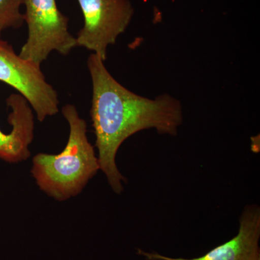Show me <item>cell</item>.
<instances>
[{"mask_svg":"<svg viewBox=\"0 0 260 260\" xmlns=\"http://www.w3.org/2000/svg\"><path fill=\"white\" fill-rule=\"evenodd\" d=\"M23 5L28 37L20 57L41 67L52 51L65 56L78 47L68 30L69 19L61 13L56 0H23Z\"/></svg>","mask_w":260,"mask_h":260,"instance_id":"3","label":"cell"},{"mask_svg":"<svg viewBox=\"0 0 260 260\" xmlns=\"http://www.w3.org/2000/svg\"><path fill=\"white\" fill-rule=\"evenodd\" d=\"M0 81L23 95L42 122L59 112L55 89L47 83L41 67L23 59L12 45L0 39Z\"/></svg>","mask_w":260,"mask_h":260,"instance_id":"5","label":"cell"},{"mask_svg":"<svg viewBox=\"0 0 260 260\" xmlns=\"http://www.w3.org/2000/svg\"><path fill=\"white\" fill-rule=\"evenodd\" d=\"M6 102L11 109L8 122L12 131L6 134L0 129V159L8 162H21L30 155L28 147L34 139V114L28 101L20 94H11Z\"/></svg>","mask_w":260,"mask_h":260,"instance_id":"7","label":"cell"},{"mask_svg":"<svg viewBox=\"0 0 260 260\" xmlns=\"http://www.w3.org/2000/svg\"><path fill=\"white\" fill-rule=\"evenodd\" d=\"M61 112L70 125L66 147L57 155H36L31 170L39 188L58 201L80 194L100 169L93 146L87 138L86 121L71 104L63 107Z\"/></svg>","mask_w":260,"mask_h":260,"instance_id":"2","label":"cell"},{"mask_svg":"<svg viewBox=\"0 0 260 260\" xmlns=\"http://www.w3.org/2000/svg\"><path fill=\"white\" fill-rule=\"evenodd\" d=\"M84 24L78 32L77 46L93 51L103 61L107 49L125 31L134 15L129 0H77Z\"/></svg>","mask_w":260,"mask_h":260,"instance_id":"4","label":"cell"},{"mask_svg":"<svg viewBox=\"0 0 260 260\" xmlns=\"http://www.w3.org/2000/svg\"><path fill=\"white\" fill-rule=\"evenodd\" d=\"M260 209L256 205H247L239 220L237 236L199 257H170L158 253L138 249L146 260H260Z\"/></svg>","mask_w":260,"mask_h":260,"instance_id":"6","label":"cell"},{"mask_svg":"<svg viewBox=\"0 0 260 260\" xmlns=\"http://www.w3.org/2000/svg\"><path fill=\"white\" fill-rule=\"evenodd\" d=\"M22 5L23 0H0V39L5 30L20 28L25 23Z\"/></svg>","mask_w":260,"mask_h":260,"instance_id":"8","label":"cell"},{"mask_svg":"<svg viewBox=\"0 0 260 260\" xmlns=\"http://www.w3.org/2000/svg\"><path fill=\"white\" fill-rule=\"evenodd\" d=\"M87 65L93 85L90 116L99 166L113 191L120 194L122 181H127L116 164L121 145L138 132L151 128L159 134L176 136L184 121L182 105L169 94L150 99L130 91L114 79L94 53Z\"/></svg>","mask_w":260,"mask_h":260,"instance_id":"1","label":"cell"}]
</instances>
